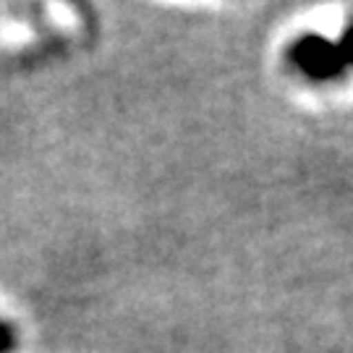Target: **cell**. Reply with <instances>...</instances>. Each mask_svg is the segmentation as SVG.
Instances as JSON below:
<instances>
[{"label": "cell", "mask_w": 353, "mask_h": 353, "mask_svg": "<svg viewBox=\"0 0 353 353\" xmlns=\"http://www.w3.org/2000/svg\"><path fill=\"white\" fill-rule=\"evenodd\" d=\"M293 68L312 81H335L345 74V61L338 42H330L322 34H303L288 50Z\"/></svg>", "instance_id": "obj_1"}, {"label": "cell", "mask_w": 353, "mask_h": 353, "mask_svg": "<svg viewBox=\"0 0 353 353\" xmlns=\"http://www.w3.org/2000/svg\"><path fill=\"white\" fill-rule=\"evenodd\" d=\"M338 48H341V52H343V61H345V65H353V24H348V29L343 32Z\"/></svg>", "instance_id": "obj_3"}, {"label": "cell", "mask_w": 353, "mask_h": 353, "mask_svg": "<svg viewBox=\"0 0 353 353\" xmlns=\"http://www.w3.org/2000/svg\"><path fill=\"white\" fill-rule=\"evenodd\" d=\"M16 345H19L16 330H13L6 319H0V353H13Z\"/></svg>", "instance_id": "obj_2"}]
</instances>
